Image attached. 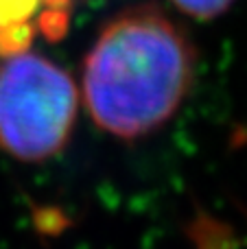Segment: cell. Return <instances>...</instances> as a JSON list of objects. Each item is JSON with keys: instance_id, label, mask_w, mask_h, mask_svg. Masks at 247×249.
Segmentation results:
<instances>
[{"instance_id": "6da1fadb", "label": "cell", "mask_w": 247, "mask_h": 249, "mask_svg": "<svg viewBox=\"0 0 247 249\" xmlns=\"http://www.w3.org/2000/svg\"><path fill=\"white\" fill-rule=\"evenodd\" d=\"M191 37L156 7H134L103 26L83 61L81 94L96 127L136 140L164 127L195 81Z\"/></svg>"}, {"instance_id": "7a4b0ae2", "label": "cell", "mask_w": 247, "mask_h": 249, "mask_svg": "<svg viewBox=\"0 0 247 249\" xmlns=\"http://www.w3.org/2000/svg\"><path fill=\"white\" fill-rule=\"evenodd\" d=\"M72 77L35 53H13L0 66V149L24 162L57 155L79 109Z\"/></svg>"}, {"instance_id": "3957f363", "label": "cell", "mask_w": 247, "mask_h": 249, "mask_svg": "<svg viewBox=\"0 0 247 249\" xmlns=\"http://www.w3.org/2000/svg\"><path fill=\"white\" fill-rule=\"evenodd\" d=\"M46 0H0V33L16 26H26Z\"/></svg>"}, {"instance_id": "277c9868", "label": "cell", "mask_w": 247, "mask_h": 249, "mask_svg": "<svg viewBox=\"0 0 247 249\" xmlns=\"http://www.w3.org/2000/svg\"><path fill=\"white\" fill-rule=\"evenodd\" d=\"M171 2L197 20H212L226 13L234 4V0H171Z\"/></svg>"}]
</instances>
